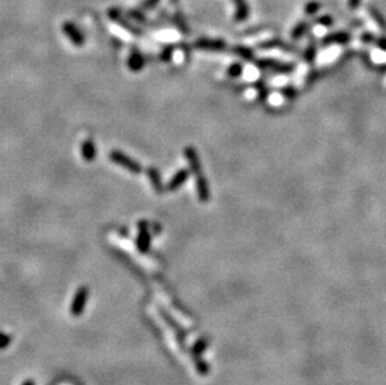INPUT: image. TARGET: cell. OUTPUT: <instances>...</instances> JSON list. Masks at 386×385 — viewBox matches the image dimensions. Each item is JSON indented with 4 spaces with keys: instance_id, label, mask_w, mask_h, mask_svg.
<instances>
[{
    "instance_id": "cell-1",
    "label": "cell",
    "mask_w": 386,
    "mask_h": 385,
    "mask_svg": "<svg viewBox=\"0 0 386 385\" xmlns=\"http://www.w3.org/2000/svg\"><path fill=\"white\" fill-rule=\"evenodd\" d=\"M109 158L114 164L116 165L122 166L124 169L129 170L130 173L133 174H140L143 171V166L138 163L135 159H133L132 156L126 155L122 151L120 150H112L110 154H109Z\"/></svg>"
},
{
    "instance_id": "cell-2",
    "label": "cell",
    "mask_w": 386,
    "mask_h": 385,
    "mask_svg": "<svg viewBox=\"0 0 386 385\" xmlns=\"http://www.w3.org/2000/svg\"><path fill=\"white\" fill-rule=\"evenodd\" d=\"M150 240H152V235H150L149 227L145 220H142L139 223V234H138L137 246L140 251L145 253L148 249L150 248Z\"/></svg>"
},
{
    "instance_id": "cell-3",
    "label": "cell",
    "mask_w": 386,
    "mask_h": 385,
    "mask_svg": "<svg viewBox=\"0 0 386 385\" xmlns=\"http://www.w3.org/2000/svg\"><path fill=\"white\" fill-rule=\"evenodd\" d=\"M88 294L89 290L85 286H81V288L78 289L75 298L73 300V304H71V314L79 317L83 313L84 307L86 304V299H88Z\"/></svg>"
},
{
    "instance_id": "cell-4",
    "label": "cell",
    "mask_w": 386,
    "mask_h": 385,
    "mask_svg": "<svg viewBox=\"0 0 386 385\" xmlns=\"http://www.w3.org/2000/svg\"><path fill=\"white\" fill-rule=\"evenodd\" d=\"M63 32L75 47H83L84 43H85L84 35L81 34L80 30H79L75 25L71 24V23H65V24L63 25Z\"/></svg>"
},
{
    "instance_id": "cell-5",
    "label": "cell",
    "mask_w": 386,
    "mask_h": 385,
    "mask_svg": "<svg viewBox=\"0 0 386 385\" xmlns=\"http://www.w3.org/2000/svg\"><path fill=\"white\" fill-rule=\"evenodd\" d=\"M189 170L188 169H181V170H178L175 174H174L173 178L170 179V181L166 185V190L168 191H175L178 190L180 186L184 185L186 180L189 178Z\"/></svg>"
},
{
    "instance_id": "cell-6",
    "label": "cell",
    "mask_w": 386,
    "mask_h": 385,
    "mask_svg": "<svg viewBox=\"0 0 386 385\" xmlns=\"http://www.w3.org/2000/svg\"><path fill=\"white\" fill-rule=\"evenodd\" d=\"M184 155H185L186 160H188L189 166H190V170L193 171L195 175H200L201 174V165H200V160H199L198 153L194 148L191 146H188L184 150Z\"/></svg>"
},
{
    "instance_id": "cell-7",
    "label": "cell",
    "mask_w": 386,
    "mask_h": 385,
    "mask_svg": "<svg viewBox=\"0 0 386 385\" xmlns=\"http://www.w3.org/2000/svg\"><path fill=\"white\" fill-rule=\"evenodd\" d=\"M147 174L155 192H157V194H162V192L164 191V186H163L162 176H160L159 170H158L157 168H154V166H150L147 170Z\"/></svg>"
},
{
    "instance_id": "cell-8",
    "label": "cell",
    "mask_w": 386,
    "mask_h": 385,
    "mask_svg": "<svg viewBox=\"0 0 386 385\" xmlns=\"http://www.w3.org/2000/svg\"><path fill=\"white\" fill-rule=\"evenodd\" d=\"M145 65V58L139 53V51H133L130 56L127 58V68L134 73L142 70Z\"/></svg>"
},
{
    "instance_id": "cell-9",
    "label": "cell",
    "mask_w": 386,
    "mask_h": 385,
    "mask_svg": "<svg viewBox=\"0 0 386 385\" xmlns=\"http://www.w3.org/2000/svg\"><path fill=\"white\" fill-rule=\"evenodd\" d=\"M196 190H198V197L201 202H208L209 198H210V191H209L208 181L201 174L196 175Z\"/></svg>"
},
{
    "instance_id": "cell-10",
    "label": "cell",
    "mask_w": 386,
    "mask_h": 385,
    "mask_svg": "<svg viewBox=\"0 0 386 385\" xmlns=\"http://www.w3.org/2000/svg\"><path fill=\"white\" fill-rule=\"evenodd\" d=\"M81 156L85 161L91 163L96 156V146L94 144L93 139H86L81 145Z\"/></svg>"
},
{
    "instance_id": "cell-11",
    "label": "cell",
    "mask_w": 386,
    "mask_h": 385,
    "mask_svg": "<svg viewBox=\"0 0 386 385\" xmlns=\"http://www.w3.org/2000/svg\"><path fill=\"white\" fill-rule=\"evenodd\" d=\"M109 17H110L112 20H115V22H116V23H119V24L121 25L122 28H125V29L129 30L130 33H133V34H135V35H139L140 34V33L138 32L137 28L133 27V25L130 24V23H127L126 20H125L124 18H122V15H121V13H120V10H116V9L110 10V12H109Z\"/></svg>"
},
{
    "instance_id": "cell-12",
    "label": "cell",
    "mask_w": 386,
    "mask_h": 385,
    "mask_svg": "<svg viewBox=\"0 0 386 385\" xmlns=\"http://www.w3.org/2000/svg\"><path fill=\"white\" fill-rule=\"evenodd\" d=\"M196 47L201 49H221L224 47V43L221 40H205L201 39L196 42Z\"/></svg>"
},
{
    "instance_id": "cell-13",
    "label": "cell",
    "mask_w": 386,
    "mask_h": 385,
    "mask_svg": "<svg viewBox=\"0 0 386 385\" xmlns=\"http://www.w3.org/2000/svg\"><path fill=\"white\" fill-rule=\"evenodd\" d=\"M173 47H166L164 50H163L162 55H160V58H162L163 61H169L171 59V56H173Z\"/></svg>"
},
{
    "instance_id": "cell-14",
    "label": "cell",
    "mask_w": 386,
    "mask_h": 385,
    "mask_svg": "<svg viewBox=\"0 0 386 385\" xmlns=\"http://www.w3.org/2000/svg\"><path fill=\"white\" fill-rule=\"evenodd\" d=\"M9 343H10L9 335H7L5 333L0 332V349L7 348V346L9 345Z\"/></svg>"
},
{
    "instance_id": "cell-15",
    "label": "cell",
    "mask_w": 386,
    "mask_h": 385,
    "mask_svg": "<svg viewBox=\"0 0 386 385\" xmlns=\"http://www.w3.org/2000/svg\"><path fill=\"white\" fill-rule=\"evenodd\" d=\"M160 0H145L143 3V9H153L154 7H157V4Z\"/></svg>"
},
{
    "instance_id": "cell-16",
    "label": "cell",
    "mask_w": 386,
    "mask_h": 385,
    "mask_svg": "<svg viewBox=\"0 0 386 385\" xmlns=\"http://www.w3.org/2000/svg\"><path fill=\"white\" fill-rule=\"evenodd\" d=\"M132 17L134 18L137 22H140V23H145V18L143 17L142 14H140L139 12H132Z\"/></svg>"
},
{
    "instance_id": "cell-17",
    "label": "cell",
    "mask_w": 386,
    "mask_h": 385,
    "mask_svg": "<svg viewBox=\"0 0 386 385\" xmlns=\"http://www.w3.org/2000/svg\"><path fill=\"white\" fill-rule=\"evenodd\" d=\"M229 73L231 74V75H237V74L240 73V66H237V65H232L231 68H230V71H229Z\"/></svg>"
},
{
    "instance_id": "cell-18",
    "label": "cell",
    "mask_w": 386,
    "mask_h": 385,
    "mask_svg": "<svg viewBox=\"0 0 386 385\" xmlns=\"http://www.w3.org/2000/svg\"><path fill=\"white\" fill-rule=\"evenodd\" d=\"M23 385H34V383H33V380H27Z\"/></svg>"
},
{
    "instance_id": "cell-19",
    "label": "cell",
    "mask_w": 386,
    "mask_h": 385,
    "mask_svg": "<svg viewBox=\"0 0 386 385\" xmlns=\"http://www.w3.org/2000/svg\"><path fill=\"white\" fill-rule=\"evenodd\" d=\"M176 2V0H171V3H175Z\"/></svg>"
}]
</instances>
